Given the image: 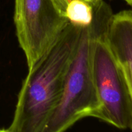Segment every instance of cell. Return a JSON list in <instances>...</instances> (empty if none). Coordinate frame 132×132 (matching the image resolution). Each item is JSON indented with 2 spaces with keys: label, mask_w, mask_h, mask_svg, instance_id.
Segmentation results:
<instances>
[{
  "label": "cell",
  "mask_w": 132,
  "mask_h": 132,
  "mask_svg": "<svg viewBox=\"0 0 132 132\" xmlns=\"http://www.w3.org/2000/svg\"><path fill=\"white\" fill-rule=\"evenodd\" d=\"M123 1H125L126 3H128L129 5L132 6V0H123Z\"/></svg>",
  "instance_id": "cell-8"
},
{
  "label": "cell",
  "mask_w": 132,
  "mask_h": 132,
  "mask_svg": "<svg viewBox=\"0 0 132 132\" xmlns=\"http://www.w3.org/2000/svg\"><path fill=\"white\" fill-rule=\"evenodd\" d=\"M82 27L69 23L48 51L28 71L19 93L10 132H43L59 102Z\"/></svg>",
  "instance_id": "cell-1"
},
{
  "label": "cell",
  "mask_w": 132,
  "mask_h": 132,
  "mask_svg": "<svg viewBox=\"0 0 132 132\" xmlns=\"http://www.w3.org/2000/svg\"><path fill=\"white\" fill-rule=\"evenodd\" d=\"M14 23L29 71L53 46L70 22L50 0H15Z\"/></svg>",
  "instance_id": "cell-4"
},
{
  "label": "cell",
  "mask_w": 132,
  "mask_h": 132,
  "mask_svg": "<svg viewBox=\"0 0 132 132\" xmlns=\"http://www.w3.org/2000/svg\"><path fill=\"white\" fill-rule=\"evenodd\" d=\"M93 21L83 27L59 102L43 132H65L79 120L95 117L100 104L92 71Z\"/></svg>",
  "instance_id": "cell-3"
},
{
  "label": "cell",
  "mask_w": 132,
  "mask_h": 132,
  "mask_svg": "<svg viewBox=\"0 0 132 132\" xmlns=\"http://www.w3.org/2000/svg\"><path fill=\"white\" fill-rule=\"evenodd\" d=\"M106 37L125 77L132 101V10H122L112 15Z\"/></svg>",
  "instance_id": "cell-5"
},
{
  "label": "cell",
  "mask_w": 132,
  "mask_h": 132,
  "mask_svg": "<svg viewBox=\"0 0 132 132\" xmlns=\"http://www.w3.org/2000/svg\"><path fill=\"white\" fill-rule=\"evenodd\" d=\"M68 2L71 1V0H68ZM82 1H85V2L88 3L90 5H91L92 6H94V8H97L99 6H100L102 3H103L104 1L103 0H82Z\"/></svg>",
  "instance_id": "cell-7"
},
{
  "label": "cell",
  "mask_w": 132,
  "mask_h": 132,
  "mask_svg": "<svg viewBox=\"0 0 132 132\" xmlns=\"http://www.w3.org/2000/svg\"><path fill=\"white\" fill-rule=\"evenodd\" d=\"M0 132H10V131H9L7 129H3V130H0Z\"/></svg>",
  "instance_id": "cell-9"
},
{
  "label": "cell",
  "mask_w": 132,
  "mask_h": 132,
  "mask_svg": "<svg viewBox=\"0 0 132 132\" xmlns=\"http://www.w3.org/2000/svg\"><path fill=\"white\" fill-rule=\"evenodd\" d=\"M103 2L94 12L92 44V71L99 99V109L95 117L119 129L129 128L132 101L122 72L108 44L106 32L113 15Z\"/></svg>",
  "instance_id": "cell-2"
},
{
  "label": "cell",
  "mask_w": 132,
  "mask_h": 132,
  "mask_svg": "<svg viewBox=\"0 0 132 132\" xmlns=\"http://www.w3.org/2000/svg\"><path fill=\"white\" fill-rule=\"evenodd\" d=\"M95 9L82 0H71L66 8L64 17L70 23L83 28L92 23Z\"/></svg>",
  "instance_id": "cell-6"
}]
</instances>
